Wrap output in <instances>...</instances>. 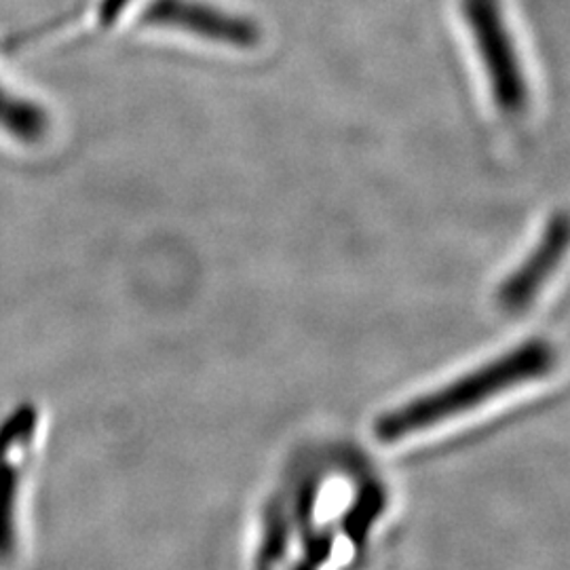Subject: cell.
I'll return each mask as SVG.
<instances>
[{"label":"cell","mask_w":570,"mask_h":570,"mask_svg":"<svg viewBox=\"0 0 570 570\" xmlns=\"http://www.w3.org/2000/svg\"><path fill=\"white\" fill-rule=\"evenodd\" d=\"M0 127L20 140L37 142L47 134L49 121L37 104L16 98L0 87Z\"/></svg>","instance_id":"cell-6"},{"label":"cell","mask_w":570,"mask_h":570,"mask_svg":"<svg viewBox=\"0 0 570 570\" xmlns=\"http://www.w3.org/2000/svg\"><path fill=\"white\" fill-rule=\"evenodd\" d=\"M461 11L489 82L492 102L503 115H522L529 108V81L501 2L461 0Z\"/></svg>","instance_id":"cell-2"},{"label":"cell","mask_w":570,"mask_h":570,"mask_svg":"<svg viewBox=\"0 0 570 570\" xmlns=\"http://www.w3.org/2000/svg\"><path fill=\"white\" fill-rule=\"evenodd\" d=\"M11 454L0 452V560L9 558L18 543L21 469Z\"/></svg>","instance_id":"cell-5"},{"label":"cell","mask_w":570,"mask_h":570,"mask_svg":"<svg viewBox=\"0 0 570 570\" xmlns=\"http://www.w3.org/2000/svg\"><path fill=\"white\" fill-rule=\"evenodd\" d=\"M570 252V216L556 214L548 220L537 245L497 289V303L508 313H520L537 298Z\"/></svg>","instance_id":"cell-4"},{"label":"cell","mask_w":570,"mask_h":570,"mask_svg":"<svg viewBox=\"0 0 570 570\" xmlns=\"http://www.w3.org/2000/svg\"><path fill=\"white\" fill-rule=\"evenodd\" d=\"M142 20L148 26L183 30L239 49H252L261 41V28L254 21L199 0H153L146 7Z\"/></svg>","instance_id":"cell-3"},{"label":"cell","mask_w":570,"mask_h":570,"mask_svg":"<svg viewBox=\"0 0 570 570\" xmlns=\"http://www.w3.org/2000/svg\"><path fill=\"white\" fill-rule=\"evenodd\" d=\"M37 410L32 406H20L11 416L0 423V452H18L28 449L37 433Z\"/></svg>","instance_id":"cell-8"},{"label":"cell","mask_w":570,"mask_h":570,"mask_svg":"<svg viewBox=\"0 0 570 570\" xmlns=\"http://www.w3.org/2000/svg\"><path fill=\"white\" fill-rule=\"evenodd\" d=\"M556 364V348L546 341L534 338L505 353L503 357L492 360L487 366L469 372L468 376L456 379L446 387L389 410L374 423V435L385 444L406 440L414 433L435 428L471 407L489 402L494 395L550 374Z\"/></svg>","instance_id":"cell-1"},{"label":"cell","mask_w":570,"mask_h":570,"mask_svg":"<svg viewBox=\"0 0 570 570\" xmlns=\"http://www.w3.org/2000/svg\"><path fill=\"white\" fill-rule=\"evenodd\" d=\"M383 508H385L383 489H379L376 484H370L362 490V494L357 497L353 508L346 511L345 522H343L346 537L355 546H362L366 541L367 529L374 524V520L379 518Z\"/></svg>","instance_id":"cell-7"},{"label":"cell","mask_w":570,"mask_h":570,"mask_svg":"<svg viewBox=\"0 0 570 570\" xmlns=\"http://www.w3.org/2000/svg\"><path fill=\"white\" fill-rule=\"evenodd\" d=\"M129 2L131 0H102V4H100V23H102V28L112 26Z\"/></svg>","instance_id":"cell-9"}]
</instances>
